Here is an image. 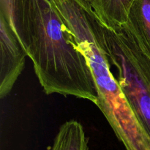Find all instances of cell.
Here are the masks:
<instances>
[{
	"label": "cell",
	"mask_w": 150,
	"mask_h": 150,
	"mask_svg": "<svg viewBox=\"0 0 150 150\" xmlns=\"http://www.w3.org/2000/svg\"><path fill=\"white\" fill-rule=\"evenodd\" d=\"M103 31L111 64L118 71L120 86L150 138V59L122 27L111 29L103 23Z\"/></svg>",
	"instance_id": "obj_3"
},
{
	"label": "cell",
	"mask_w": 150,
	"mask_h": 150,
	"mask_svg": "<svg viewBox=\"0 0 150 150\" xmlns=\"http://www.w3.org/2000/svg\"><path fill=\"white\" fill-rule=\"evenodd\" d=\"M86 1H89H89H90V0H86Z\"/></svg>",
	"instance_id": "obj_9"
},
{
	"label": "cell",
	"mask_w": 150,
	"mask_h": 150,
	"mask_svg": "<svg viewBox=\"0 0 150 150\" xmlns=\"http://www.w3.org/2000/svg\"><path fill=\"white\" fill-rule=\"evenodd\" d=\"M134 0H90L100 21L107 27L117 29L125 24Z\"/></svg>",
	"instance_id": "obj_6"
},
{
	"label": "cell",
	"mask_w": 150,
	"mask_h": 150,
	"mask_svg": "<svg viewBox=\"0 0 150 150\" xmlns=\"http://www.w3.org/2000/svg\"><path fill=\"white\" fill-rule=\"evenodd\" d=\"M121 27L150 59V0H134Z\"/></svg>",
	"instance_id": "obj_5"
},
{
	"label": "cell",
	"mask_w": 150,
	"mask_h": 150,
	"mask_svg": "<svg viewBox=\"0 0 150 150\" xmlns=\"http://www.w3.org/2000/svg\"><path fill=\"white\" fill-rule=\"evenodd\" d=\"M89 139L82 125L76 120L60 126L51 150H89Z\"/></svg>",
	"instance_id": "obj_7"
},
{
	"label": "cell",
	"mask_w": 150,
	"mask_h": 150,
	"mask_svg": "<svg viewBox=\"0 0 150 150\" xmlns=\"http://www.w3.org/2000/svg\"><path fill=\"white\" fill-rule=\"evenodd\" d=\"M27 56L10 21L0 15V98L13 89L25 66Z\"/></svg>",
	"instance_id": "obj_4"
},
{
	"label": "cell",
	"mask_w": 150,
	"mask_h": 150,
	"mask_svg": "<svg viewBox=\"0 0 150 150\" xmlns=\"http://www.w3.org/2000/svg\"><path fill=\"white\" fill-rule=\"evenodd\" d=\"M10 23L45 94L76 97L97 105L87 59L51 0H14Z\"/></svg>",
	"instance_id": "obj_1"
},
{
	"label": "cell",
	"mask_w": 150,
	"mask_h": 150,
	"mask_svg": "<svg viewBox=\"0 0 150 150\" xmlns=\"http://www.w3.org/2000/svg\"><path fill=\"white\" fill-rule=\"evenodd\" d=\"M86 56L98 92V107L126 150H150V138L132 111L111 70L103 23L86 0H51Z\"/></svg>",
	"instance_id": "obj_2"
},
{
	"label": "cell",
	"mask_w": 150,
	"mask_h": 150,
	"mask_svg": "<svg viewBox=\"0 0 150 150\" xmlns=\"http://www.w3.org/2000/svg\"><path fill=\"white\" fill-rule=\"evenodd\" d=\"M14 0H0V15L10 20L12 7Z\"/></svg>",
	"instance_id": "obj_8"
}]
</instances>
